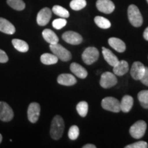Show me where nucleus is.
I'll use <instances>...</instances> for the list:
<instances>
[{
    "label": "nucleus",
    "instance_id": "obj_2",
    "mask_svg": "<svg viewBox=\"0 0 148 148\" xmlns=\"http://www.w3.org/2000/svg\"><path fill=\"white\" fill-rule=\"evenodd\" d=\"M127 16L129 21L134 27H140L143 24V16L140 14L139 9L136 5H130L127 9Z\"/></svg>",
    "mask_w": 148,
    "mask_h": 148
},
{
    "label": "nucleus",
    "instance_id": "obj_32",
    "mask_svg": "<svg viewBox=\"0 0 148 148\" xmlns=\"http://www.w3.org/2000/svg\"><path fill=\"white\" fill-rule=\"evenodd\" d=\"M147 147H148L147 142L143 141V140L137 141L136 142V143L126 145L125 147V148H147Z\"/></svg>",
    "mask_w": 148,
    "mask_h": 148
},
{
    "label": "nucleus",
    "instance_id": "obj_29",
    "mask_svg": "<svg viewBox=\"0 0 148 148\" xmlns=\"http://www.w3.org/2000/svg\"><path fill=\"white\" fill-rule=\"evenodd\" d=\"M86 5V0H72L70 2V7L74 10H82Z\"/></svg>",
    "mask_w": 148,
    "mask_h": 148
},
{
    "label": "nucleus",
    "instance_id": "obj_11",
    "mask_svg": "<svg viewBox=\"0 0 148 148\" xmlns=\"http://www.w3.org/2000/svg\"><path fill=\"white\" fill-rule=\"evenodd\" d=\"M51 17V10L49 8H43L37 14V23L40 26H45L49 23Z\"/></svg>",
    "mask_w": 148,
    "mask_h": 148
},
{
    "label": "nucleus",
    "instance_id": "obj_3",
    "mask_svg": "<svg viewBox=\"0 0 148 148\" xmlns=\"http://www.w3.org/2000/svg\"><path fill=\"white\" fill-rule=\"evenodd\" d=\"M49 48L53 54L60 60L64 62L69 61L72 58L71 53L60 44L56 43L49 45Z\"/></svg>",
    "mask_w": 148,
    "mask_h": 148
},
{
    "label": "nucleus",
    "instance_id": "obj_23",
    "mask_svg": "<svg viewBox=\"0 0 148 148\" xmlns=\"http://www.w3.org/2000/svg\"><path fill=\"white\" fill-rule=\"evenodd\" d=\"M58 58H57L56 56L53 54H51V53H45L41 55L40 56V61L42 64H53L58 62Z\"/></svg>",
    "mask_w": 148,
    "mask_h": 148
},
{
    "label": "nucleus",
    "instance_id": "obj_18",
    "mask_svg": "<svg viewBox=\"0 0 148 148\" xmlns=\"http://www.w3.org/2000/svg\"><path fill=\"white\" fill-rule=\"evenodd\" d=\"M0 31L7 34H13L16 29L10 21L4 18L0 17Z\"/></svg>",
    "mask_w": 148,
    "mask_h": 148
},
{
    "label": "nucleus",
    "instance_id": "obj_37",
    "mask_svg": "<svg viewBox=\"0 0 148 148\" xmlns=\"http://www.w3.org/2000/svg\"><path fill=\"white\" fill-rule=\"evenodd\" d=\"M1 141H2V136H1V134H0V143H1Z\"/></svg>",
    "mask_w": 148,
    "mask_h": 148
},
{
    "label": "nucleus",
    "instance_id": "obj_6",
    "mask_svg": "<svg viewBox=\"0 0 148 148\" xmlns=\"http://www.w3.org/2000/svg\"><path fill=\"white\" fill-rule=\"evenodd\" d=\"M99 51L93 47H87L82 53V58L83 62L86 64H92L96 62L99 58Z\"/></svg>",
    "mask_w": 148,
    "mask_h": 148
},
{
    "label": "nucleus",
    "instance_id": "obj_33",
    "mask_svg": "<svg viewBox=\"0 0 148 148\" xmlns=\"http://www.w3.org/2000/svg\"><path fill=\"white\" fill-rule=\"evenodd\" d=\"M140 81L143 83L144 85L148 86V67H145V73H144L143 77L140 78Z\"/></svg>",
    "mask_w": 148,
    "mask_h": 148
},
{
    "label": "nucleus",
    "instance_id": "obj_19",
    "mask_svg": "<svg viewBox=\"0 0 148 148\" xmlns=\"http://www.w3.org/2000/svg\"><path fill=\"white\" fill-rule=\"evenodd\" d=\"M134 104V99L132 96L126 95L123 96L121 101H120L121 110L123 112H128L131 110Z\"/></svg>",
    "mask_w": 148,
    "mask_h": 148
},
{
    "label": "nucleus",
    "instance_id": "obj_26",
    "mask_svg": "<svg viewBox=\"0 0 148 148\" xmlns=\"http://www.w3.org/2000/svg\"><path fill=\"white\" fill-rule=\"evenodd\" d=\"M138 99L143 108L148 109V90H143L138 92Z\"/></svg>",
    "mask_w": 148,
    "mask_h": 148
},
{
    "label": "nucleus",
    "instance_id": "obj_9",
    "mask_svg": "<svg viewBox=\"0 0 148 148\" xmlns=\"http://www.w3.org/2000/svg\"><path fill=\"white\" fill-rule=\"evenodd\" d=\"M62 38L67 43L73 45H79L83 40L82 36L78 33L73 32V31H67V32H64L62 34Z\"/></svg>",
    "mask_w": 148,
    "mask_h": 148
},
{
    "label": "nucleus",
    "instance_id": "obj_12",
    "mask_svg": "<svg viewBox=\"0 0 148 148\" xmlns=\"http://www.w3.org/2000/svg\"><path fill=\"white\" fill-rule=\"evenodd\" d=\"M145 71V66L140 62H134L130 69V74L135 80H140Z\"/></svg>",
    "mask_w": 148,
    "mask_h": 148
},
{
    "label": "nucleus",
    "instance_id": "obj_21",
    "mask_svg": "<svg viewBox=\"0 0 148 148\" xmlns=\"http://www.w3.org/2000/svg\"><path fill=\"white\" fill-rule=\"evenodd\" d=\"M42 35L44 39L45 40V41L49 42L50 45L58 43L59 41L58 37L55 34V32L50 29H44L42 31Z\"/></svg>",
    "mask_w": 148,
    "mask_h": 148
},
{
    "label": "nucleus",
    "instance_id": "obj_4",
    "mask_svg": "<svg viewBox=\"0 0 148 148\" xmlns=\"http://www.w3.org/2000/svg\"><path fill=\"white\" fill-rule=\"evenodd\" d=\"M147 129V123L143 120L136 121L130 128V134L133 138L139 139L145 134Z\"/></svg>",
    "mask_w": 148,
    "mask_h": 148
},
{
    "label": "nucleus",
    "instance_id": "obj_8",
    "mask_svg": "<svg viewBox=\"0 0 148 148\" xmlns=\"http://www.w3.org/2000/svg\"><path fill=\"white\" fill-rule=\"evenodd\" d=\"M14 112L11 107L4 101H0V120L8 122L13 119Z\"/></svg>",
    "mask_w": 148,
    "mask_h": 148
},
{
    "label": "nucleus",
    "instance_id": "obj_35",
    "mask_svg": "<svg viewBox=\"0 0 148 148\" xmlns=\"http://www.w3.org/2000/svg\"><path fill=\"white\" fill-rule=\"evenodd\" d=\"M143 38L148 41V27L145 29L143 32Z\"/></svg>",
    "mask_w": 148,
    "mask_h": 148
},
{
    "label": "nucleus",
    "instance_id": "obj_24",
    "mask_svg": "<svg viewBox=\"0 0 148 148\" xmlns=\"http://www.w3.org/2000/svg\"><path fill=\"white\" fill-rule=\"evenodd\" d=\"M94 21L98 27L101 29H108L111 26L110 21L103 16H97L94 18Z\"/></svg>",
    "mask_w": 148,
    "mask_h": 148
},
{
    "label": "nucleus",
    "instance_id": "obj_36",
    "mask_svg": "<svg viewBox=\"0 0 148 148\" xmlns=\"http://www.w3.org/2000/svg\"><path fill=\"white\" fill-rule=\"evenodd\" d=\"M83 148H96V146L92 144H86L82 147Z\"/></svg>",
    "mask_w": 148,
    "mask_h": 148
},
{
    "label": "nucleus",
    "instance_id": "obj_5",
    "mask_svg": "<svg viewBox=\"0 0 148 148\" xmlns=\"http://www.w3.org/2000/svg\"><path fill=\"white\" fill-rule=\"evenodd\" d=\"M101 106L104 110L113 112H119L121 111L120 101L113 97L103 98L101 101Z\"/></svg>",
    "mask_w": 148,
    "mask_h": 148
},
{
    "label": "nucleus",
    "instance_id": "obj_1",
    "mask_svg": "<svg viewBox=\"0 0 148 148\" xmlns=\"http://www.w3.org/2000/svg\"><path fill=\"white\" fill-rule=\"evenodd\" d=\"M64 123L63 119L60 116L56 115L53 117L51 121L50 135L51 137L54 140H58L62 137L64 132Z\"/></svg>",
    "mask_w": 148,
    "mask_h": 148
},
{
    "label": "nucleus",
    "instance_id": "obj_7",
    "mask_svg": "<svg viewBox=\"0 0 148 148\" xmlns=\"http://www.w3.org/2000/svg\"><path fill=\"white\" fill-rule=\"evenodd\" d=\"M99 84L101 87L103 88L112 87L117 84V79H116V75L111 72H105L101 75Z\"/></svg>",
    "mask_w": 148,
    "mask_h": 148
},
{
    "label": "nucleus",
    "instance_id": "obj_25",
    "mask_svg": "<svg viewBox=\"0 0 148 148\" xmlns=\"http://www.w3.org/2000/svg\"><path fill=\"white\" fill-rule=\"evenodd\" d=\"M52 12L57 16L61 18H68L69 16V12L66 9L60 5H56L52 8Z\"/></svg>",
    "mask_w": 148,
    "mask_h": 148
},
{
    "label": "nucleus",
    "instance_id": "obj_14",
    "mask_svg": "<svg viewBox=\"0 0 148 148\" xmlns=\"http://www.w3.org/2000/svg\"><path fill=\"white\" fill-rule=\"evenodd\" d=\"M58 84L63 86H73L76 84L77 79L72 74L69 73H62L58 75L57 78Z\"/></svg>",
    "mask_w": 148,
    "mask_h": 148
},
{
    "label": "nucleus",
    "instance_id": "obj_20",
    "mask_svg": "<svg viewBox=\"0 0 148 148\" xmlns=\"http://www.w3.org/2000/svg\"><path fill=\"white\" fill-rule=\"evenodd\" d=\"M102 54L104 60L106 61L110 66H114L119 62L118 58L111 51L110 49L103 47H102Z\"/></svg>",
    "mask_w": 148,
    "mask_h": 148
},
{
    "label": "nucleus",
    "instance_id": "obj_31",
    "mask_svg": "<svg viewBox=\"0 0 148 148\" xmlns=\"http://www.w3.org/2000/svg\"><path fill=\"white\" fill-rule=\"evenodd\" d=\"M66 25V20L64 18H56L52 22V26L56 29H60Z\"/></svg>",
    "mask_w": 148,
    "mask_h": 148
},
{
    "label": "nucleus",
    "instance_id": "obj_28",
    "mask_svg": "<svg viewBox=\"0 0 148 148\" xmlns=\"http://www.w3.org/2000/svg\"><path fill=\"white\" fill-rule=\"evenodd\" d=\"M76 110L78 114L82 117H85L88 113V103L85 101H82L77 104Z\"/></svg>",
    "mask_w": 148,
    "mask_h": 148
},
{
    "label": "nucleus",
    "instance_id": "obj_27",
    "mask_svg": "<svg viewBox=\"0 0 148 148\" xmlns=\"http://www.w3.org/2000/svg\"><path fill=\"white\" fill-rule=\"evenodd\" d=\"M7 3L16 10H23L25 8V4L23 0H7Z\"/></svg>",
    "mask_w": 148,
    "mask_h": 148
},
{
    "label": "nucleus",
    "instance_id": "obj_15",
    "mask_svg": "<svg viewBox=\"0 0 148 148\" xmlns=\"http://www.w3.org/2000/svg\"><path fill=\"white\" fill-rule=\"evenodd\" d=\"M108 43L110 47H112L114 50L119 53L124 52L125 49H126L125 42L122 40L118 38H115V37H112V38H109Z\"/></svg>",
    "mask_w": 148,
    "mask_h": 148
},
{
    "label": "nucleus",
    "instance_id": "obj_34",
    "mask_svg": "<svg viewBox=\"0 0 148 148\" xmlns=\"http://www.w3.org/2000/svg\"><path fill=\"white\" fill-rule=\"evenodd\" d=\"M8 57L4 51L0 49V62L1 63H5L8 62Z\"/></svg>",
    "mask_w": 148,
    "mask_h": 148
},
{
    "label": "nucleus",
    "instance_id": "obj_22",
    "mask_svg": "<svg viewBox=\"0 0 148 148\" xmlns=\"http://www.w3.org/2000/svg\"><path fill=\"white\" fill-rule=\"evenodd\" d=\"M12 43L14 47L16 50L20 51V52H27L29 50L28 44L23 40L20 39H13L12 40Z\"/></svg>",
    "mask_w": 148,
    "mask_h": 148
},
{
    "label": "nucleus",
    "instance_id": "obj_10",
    "mask_svg": "<svg viewBox=\"0 0 148 148\" xmlns=\"http://www.w3.org/2000/svg\"><path fill=\"white\" fill-rule=\"evenodd\" d=\"M40 112V105L36 102L31 103L27 109V118L29 121L32 123H36L39 118Z\"/></svg>",
    "mask_w": 148,
    "mask_h": 148
},
{
    "label": "nucleus",
    "instance_id": "obj_30",
    "mask_svg": "<svg viewBox=\"0 0 148 148\" xmlns=\"http://www.w3.org/2000/svg\"><path fill=\"white\" fill-rule=\"evenodd\" d=\"M79 127L77 125H72L69 128L68 136L71 140H76L79 136Z\"/></svg>",
    "mask_w": 148,
    "mask_h": 148
},
{
    "label": "nucleus",
    "instance_id": "obj_38",
    "mask_svg": "<svg viewBox=\"0 0 148 148\" xmlns=\"http://www.w3.org/2000/svg\"><path fill=\"white\" fill-rule=\"evenodd\" d=\"M147 3H148V0H147Z\"/></svg>",
    "mask_w": 148,
    "mask_h": 148
},
{
    "label": "nucleus",
    "instance_id": "obj_13",
    "mask_svg": "<svg viewBox=\"0 0 148 148\" xmlns=\"http://www.w3.org/2000/svg\"><path fill=\"white\" fill-rule=\"evenodd\" d=\"M96 6L98 10L105 14H110L115 8L113 2L110 0H97Z\"/></svg>",
    "mask_w": 148,
    "mask_h": 148
},
{
    "label": "nucleus",
    "instance_id": "obj_17",
    "mask_svg": "<svg viewBox=\"0 0 148 148\" xmlns=\"http://www.w3.org/2000/svg\"><path fill=\"white\" fill-rule=\"evenodd\" d=\"M129 70V65L125 60H121L113 66L114 74L118 76H122L127 73Z\"/></svg>",
    "mask_w": 148,
    "mask_h": 148
},
{
    "label": "nucleus",
    "instance_id": "obj_16",
    "mask_svg": "<svg viewBox=\"0 0 148 148\" xmlns=\"http://www.w3.org/2000/svg\"><path fill=\"white\" fill-rule=\"evenodd\" d=\"M70 69H71L72 73H73L75 75H76L77 77H78L79 78L84 79L87 77V71H86L82 66H81L80 64H79L78 63L73 62V63L70 65Z\"/></svg>",
    "mask_w": 148,
    "mask_h": 148
}]
</instances>
